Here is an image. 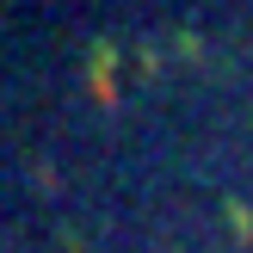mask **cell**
<instances>
[{
    "mask_svg": "<svg viewBox=\"0 0 253 253\" xmlns=\"http://www.w3.org/2000/svg\"><path fill=\"white\" fill-rule=\"evenodd\" d=\"M86 86H93L99 105H118V43L111 37H99L86 49Z\"/></svg>",
    "mask_w": 253,
    "mask_h": 253,
    "instance_id": "6da1fadb",
    "label": "cell"
},
{
    "mask_svg": "<svg viewBox=\"0 0 253 253\" xmlns=\"http://www.w3.org/2000/svg\"><path fill=\"white\" fill-rule=\"evenodd\" d=\"M222 216H229V229H235V241H253V204H241V198H222Z\"/></svg>",
    "mask_w": 253,
    "mask_h": 253,
    "instance_id": "7a4b0ae2",
    "label": "cell"
}]
</instances>
